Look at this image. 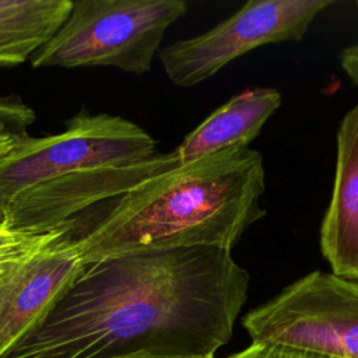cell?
<instances>
[{"label":"cell","mask_w":358,"mask_h":358,"mask_svg":"<svg viewBox=\"0 0 358 358\" xmlns=\"http://www.w3.org/2000/svg\"><path fill=\"white\" fill-rule=\"evenodd\" d=\"M0 222H1V214H0Z\"/></svg>","instance_id":"cell-18"},{"label":"cell","mask_w":358,"mask_h":358,"mask_svg":"<svg viewBox=\"0 0 358 358\" xmlns=\"http://www.w3.org/2000/svg\"><path fill=\"white\" fill-rule=\"evenodd\" d=\"M120 358H183V357H165V355H148V354H137V355H129V357H120Z\"/></svg>","instance_id":"cell-17"},{"label":"cell","mask_w":358,"mask_h":358,"mask_svg":"<svg viewBox=\"0 0 358 358\" xmlns=\"http://www.w3.org/2000/svg\"><path fill=\"white\" fill-rule=\"evenodd\" d=\"M35 113L31 106L11 96L0 98V131L21 134L34 123Z\"/></svg>","instance_id":"cell-14"},{"label":"cell","mask_w":358,"mask_h":358,"mask_svg":"<svg viewBox=\"0 0 358 358\" xmlns=\"http://www.w3.org/2000/svg\"><path fill=\"white\" fill-rule=\"evenodd\" d=\"M282 103L275 88H248L213 110L173 150L179 164L229 148H246Z\"/></svg>","instance_id":"cell-10"},{"label":"cell","mask_w":358,"mask_h":358,"mask_svg":"<svg viewBox=\"0 0 358 358\" xmlns=\"http://www.w3.org/2000/svg\"><path fill=\"white\" fill-rule=\"evenodd\" d=\"M242 324L252 341L358 358V281L310 271L249 310Z\"/></svg>","instance_id":"cell-5"},{"label":"cell","mask_w":358,"mask_h":358,"mask_svg":"<svg viewBox=\"0 0 358 358\" xmlns=\"http://www.w3.org/2000/svg\"><path fill=\"white\" fill-rule=\"evenodd\" d=\"M158 154L155 138L131 120L80 112L64 130L21 136L0 159V214L20 193L85 168L126 164Z\"/></svg>","instance_id":"cell-4"},{"label":"cell","mask_w":358,"mask_h":358,"mask_svg":"<svg viewBox=\"0 0 358 358\" xmlns=\"http://www.w3.org/2000/svg\"><path fill=\"white\" fill-rule=\"evenodd\" d=\"M179 164L173 151L147 159L85 168L17 194L1 213L8 228L48 234L67 228L77 214L115 201L143 182Z\"/></svg>","instance_id":"cell-7"},{"label":"cell","mask_w":358,"mask_h":358,"mask_svg":"<svg viewBox=\"0 0 358 358\" xmlns=\"http://www.w3.org/2000/svg\"><path fill=\"white\" fill-rule=\"evenodd\" d=\"M333 4V0H249L207 32L159 49L158 57L173 85L190 88L256 48L301 41L313 20Z\"/></svg>","instance_id":"cell-6"},{"label":"cell","mask_w":358,"mask_h":358,"mask_svg":"<svg viewBox=\"0 0 358 358\" xmlns=\"http://www.w3.org/2000/svg\"><path fill=\"white\" fill-rule=\"evenodd\" d=\"M83 266L76 239L64 235L0 280V358L42 320Z\"/></svg>","instance_id":"cell-8"},{"label":"cell","mask_w":358,"mask_h":358,"mask_svg":"<svg viewBox=\"0 0 358 358\" xmlns=\"http://www.w3.org/2000/svg\"><path fill=\"white\" fill-rule=\"evenodd\" d=\"M340 66L350 81L358 88V42L340 52Z\"/></svg>","instance_id":"cell-15"},{"label":"cell","mask_w":358,"mask_h":358,"mask_svg":"<svg viewBox=\"0 0 358 358\" xmlns=\"http://www.w3.org/2000/svg\"><path fill=\"white\" fill-rule=\"evenodd\" d=\"M64 235H67V228L48 234H29L0 222V280Z\"/></svg>","instance_id":"cell-12"},{"label":"cell","mask_w":358,"mask_h":358,"mask_svg":"<svg viewBox=\"0 0 358 358\" xmlns=\"http://www.w3.org/2000/svg\"><path fill=\"white\" fill-rule=\"evenodd\" d=\"M71 0H0V67L31 59L63 25Z\"/></svg>","instance_id":"cell-11"},{"label":"cell","mask_w":358,"mask_h":358,"mask_svg":"<svg viewBox=\"0 0 358 358\" xmlns=\"http://www.w3.org/2000/svg\"><path fill=\"white\" fill-rule=\"evenodd\" d=\"M24 134H15L11 131H0V159L15 145L17 140Z\"/></svg>","instance_id":"cell-16"},{"label":"cell","mask_w":358,"mask_h":358,"mask_svg":"<svg viewBox=\"0 0 358 358\" xmlns=\"http://www.w3.org/2000/svg\"><path fill=\"white\" fill-rule=\"evenodd\" d=\"M227 358H336L320 352L288 347L275 343L252 341L246 348L227 357Z\"/></svg>","instance_id":"cell-13"},{"label":"cell","mask_w":358,"mask_h":358,"mask_svg":"<svg viewBox=\"0 0 358 358\" xmlns=\"http://www.w3.org/2000/svg\"><path fill=\"white\" fill-rule=\"evenodd\" d=\"M266 169L257 150L229 148L152 176L116 199L76 239L84 264L179 248L231 250L266 215Z\"/></svg>","instance_id":"cell-2"},{"label":"cell","mask_w":358,"mask_h":358,"mask_svg":"<svg viewBox=\"0 0 358 358\" xmlns=\"http://www.w3.org/2000/svg\"><path fill=\"white\" fill-rule=\"evenodd\" d=\"M319 243L331 274L358 281V103L337 129L334 183Z\"/></svg>","instance_id":"cell-9"},{"label":"cell","mask_w":358,"mask_h":358,"mask_svg":"<svg viewBox=\"0 0 358 358\" xmlns=\"http://www.w3.org/2000/svg\"><path fill=\"white\" fill-rule=\"evenodd\" d=\"M249 285L248 270L220 248L87 263L1 358H214L232 337Z\"/></svg>","instance_id":"cell-1"},{"label":"cell","mask_w":358,"mask_h":358,"mask_svg":"<svg viewBox=\"0 0 358 358\" xmlns=\"http://www.w3.org/2000/svg\"><path fill=\"white\" fill-rule=\"evenodd\" d=\"M185 0H80L57 32L31 57L39 67L151 70L168 28L187 11Z\"/></svg>","instance_id":"cell-3"}]
</instances>
